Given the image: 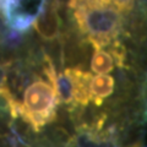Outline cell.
Returning <instances> with one entry per match:
<instances>
[{"instance_id": "3", "label": "cell", "mask_w": 147, "mask_h": 147, "mask_svg": "<svg viewBox=\"0 0 147 147\" xmlns=\"http://www.w3.org/2000/svg\"><path fill=\"white\" fill-rule=\"evenodd\" d=\"M32 26L42 38L48 40L57 38L60 34L61 28V18L58 13L57 5L54 3L49 5L44 4L43 7L37 13Z\"/></svg>"}, {"instance_id": "4", "label": "cell", "mask_w": 147, "mask_h": 147, "mask_svg": "<svg viewBox=\"0 0 147 147\" xmlns=\"http://www.w3.org/2000/svg\"><path fill=\"white\" fill-rule=\"evenodd\" d=\"M72 88V103L80 107H87L90 99V81L92 75L80 67H67L64 71Z\"/></svg>"}, {"instance_id": "8", "label": "cell", "mask_w": 147, "mask_h": 147, "mask_svg": "<svg viewBox=\"0 0 147 147\" xmlns=\"http://www.w3.org/2000/svg\"><path fill=\"white\" fill-rule=\"evenodd\" d=\"M105 1H112V0H105Z\"/></svg>"}, {"instance_id": "5", "label": "cell", "mask_w": 147, "mask_h": 147, "mask_svg": "<svg viewBox=\"0 0 147 147\" xmlns=\"http://www.w3.org/2000/svg\"><path fill=\"white\" fill-rule=\"evenodd\" d=\"M115 79L110 75H96L90 81V99L96 107H102L103 102L113 94Z\"/></svg>"}, {"instance_id": "1", "label": "cell", "mask_w": 147, "mask_h": 147, "mask_svg": "<svg viewBox=\"0 0 147 147\" xmlns=\"http://www.w3.org/2000/svg\"><path fill=\"white\" fill-rule=\"evenodd\" d=\"M74 20L80 33L93 47V49L107 48L121 33L126 16L105 0H82L70 7Z\"/></svg>"}, {"instance_id": "7", "label": "cell", "mask_w": 147, "mask_h": 147, "mask_svg": "<svg viewBox=\"0 0 147 147\" xmlns=\"http://www.w3.org/2000/svg\"><path fill=\"white\" fill-rule=\"evenodd\" d=\"M79 1H82V0H70V1H69V7H71L74 4H76V3H79Z\"/></svg>"}, {"instance_id": "6", "label": "cell", "mask_w": 147, "mask_h": 147, "mask_svg": "<svg viewBox=\"0 0 147 147\" xmlns=\"http://www.w3.org/2000/svg\"><path fill=\"white\" fill-rule=\"evenodd\" d=\"M114 69V61L108 50L103 48L94 49L91 58V70L97 75H108Z\"/></svg>"}, {"instance_id": "2", "label": "cell", "mask_w": 147, "mask_h": 147, "mask_svg": "<svg viewBox=\"0 0 147 147\" xmlns=\"http://www.w3.org/2000/svg\"><path fill=\"white\" fill-rule=\"evenodd\" d=\"M58 104L57 88L48 80L38 79L27 86L22 103L13 99L7 105L12 117H21L36 131H39L40 127L54 120Z\"/></svg>"}]
</instances>
